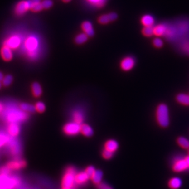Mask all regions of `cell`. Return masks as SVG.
I'll return each mask as SVG.
<instances>
[{"label":"cell","mask_w":189,"mask_h":189,"mask_svg":"<svg viewBox=\"0 0 189 189\" xmlns=\"http://www.w3.org/2000/svg\"><path fill=\"white\" fill-rule=\"evenodd\" d=\"M157 120L159 125L162 127H167L170 124L169 111L168 106L165 104H160L156 111Z\"/></svg>","instance_id":"1"},{"label":"cell","mask_w":189,"mask_h":189,"mask_svg":"<svg viewBox=\"0 0 189 189\" xmlns=\"http://www.w3.org/2000/svg\"><path fill=\"white\" fill-rule=\"evenodd\" d=\"M76 169L73 167H70L66 169L62 179L63 188H73L76 183Z\"/></svg>","instance_id":"2"},{"label":"cell","mask_w":189,"mask_h":189,"mask_svg":"<svg viewBox=\"0 0 189 189\" xmlns=\"http://www.w3.org/2000/svg\"><path fill=\"white\" fill-rule=\"evenodd\" d=\"M25 48L28 51L29 57L34 58L37 55L39 47V40L38 38L34 36H29L25 41Z\"/></svg>","instance_id":"3"},{"label":"cell","mask_w":189,"mask_h":189,"mask_svg":"<svg viewBox=\"0 0 189 189\" xmlns=\"http://www.w3.org/2000/svg\"><path fill=\"white\" fill-rule=\"evenodd\" d=\"M19 184V180L6 174L0 175V189H12Z\"/></svg>","instance_id":"4"},{"label":"cell","mask_w":189,"mask_h":189,"mask_svg":"<svg viewBox=\"0 0 189 189\" xmlns=\"http://www.w3.org/2000/svg\"><path fill=\"white\" fill-rule=\"evenodd\" d=\"M80 125L73 121L68 122L64 125L63 131L68 136H75L80 132Z\"/></svg>","instance_id":"5"},{"label":"cell","mask_w":189,"mask_h":189,"mask_svg":"<svg viewBox=\"0 0 189 189\" xmlns=\"http://www.w3.org/2000/svg\"><path fill=\"white\" fill-rule=\"evenodd\" d=\"M172 169L175 172H182L189 170V167L185 158H179L174 160Z\"/></svg>","instance_id":"6"},{"label":"cell","mask_w":189,"mask_h":189,"mask_svg":"<svg viewBox=\"0 0 189 189\" xmlns=\"http://www.w3.org/2000/svg\"><path fill=\"white\" fill-rule=\"evenodd\" d=\"M32 5L33 2L32 1V0L21 1L17 5L16 7V13L19 16L23 15L28 9H31Z\"/></svg>","instance_id":"7"},{"label":"cell","mask_w":189,"mask_h":189,"mask_svg":"<svg viewBox=\"0 0 189 189\" xmlns=\"http://www.w3.org/2000/svg\"><path fill=\"white\" fill-rule=\"evenodd\" d=\"M136 63L135 59L133 57H125L120 62V68L125 71H128L133 68Z\"/></svg>","instance_id":"8"},{"label":"cell","mask_w":189,"mask_h":189,"mask_svg":"<svg viewBox=\"0 0 189 189\" xmlns=\"http://www.w3.org/2000/svg\"><path fill=\"white\" fill-rule=\"evenodd\" d=\"M28 114L23 112L17 111L11 113L8 115V120L12 123H15L17 122H20L26 120L28 118Z\"/></svg>","instance_id":"9"},{"label":"cell","mask_w":189,"mask_h":189,"mask_svg":"<svg viewBox=\"0 0 189 189\" xmlns=\"http://www.w3.org/2000/svg\"><path fill=\"white\" fill-rule=\"evenodd\" d=\"M21 44V39L18 36H13L9 38L4 42V46L10 49H17Z\"/></svg>","instance_id":"10"},{"label":"cell","mask_w":189,"mask_h":189,"mask_svg":"<svg viewBox=\"0 0 189 189\" xmlns=\"http://www.w3.org/2000/svg\"><path fill=\"white\" fill-rule=\"evenodd\" d=\"M26 166V162L22 160H17L9 162L7 167L11 170H19L22 168H24Z\"/></svg>","instance_id":"11"},{"label":"cell","mask_w":189,"mask_h":189,"mask_svg":"<svg viewBox=\"0 0 189 189\" xmlns=\"http://www.w3.org/2000/svg\"><path fill=\"white\" fill-rule=\"evenodd\" d=\"M82 29L88 36H93L94 35V30L91 22L85 21L82 24Z\"/></svg>","instance_id":"12"},{"label":"cell","mask_w":189,"mask_h":189,"mask_svg":"<svg viewBox=\"0 0 189 189\" xmlns=\"http://www.w3.org/2000/svg\"><path fill=\"white\" fill-rule=\"evenodd\" d=\"M90 176L86 173L85 171H82L77 173L75 178V182L77 184H83L87 182L90 179Z\"/></svg>","instance_id":"13"},{"label":"cell","mask_w":189,"mask_h":189,"mask_svg":"<svg viewBox=\"0 0 189 189\" xmlns=\"http://www.w3.org/2000/svg\"><path fill=\"white\" fill-rule=\"evenodd\" d=\"M72 117L73 122H76L79 124H82L84 120V114L83 111H82L80 109H76L75 110L73 114H72Z\"/></svg>","instance_id":"14"},{"label":"cell","mask_w":189,"mask_h":189,"mask_svg":"<svg viewBox=\"0 0 189 189\" xmlns=\"http://www.w3.org/2000/svg\"><path fill=\"white\" fill-rule=\"evenodd\" d=\"M182 180L177 177H174L170 179L168 182V187L171 189H179L182 186Z\"/></svg>","instance_id":"15"},{"label":"cell","mask_w":189,"mask_h":189,"mask_svg":"<svg viewBox=\"0 0 189 189\" xmlns=\"http://www.w3.org/2000/svg\"><path fill=\"white\" fill-rule=\"evenodd\" d=\"M119 148V143L114 139H109L104 144V149L114 152Z\"/></svg>","instance_id":"16"},{"label":"cell","mask_w":189,"mask_h":189,"mask_svg":"<svg viewBox=\"0 0 189 189\" xmlns=\"http://www.w3.org/2000/svg\"><path fill=\"white\" fill-rule=\"evenodd\" d=\"M1 56L2 57V58L5 60V61H9L12 58V52L11 49L7 47V46H4L1 51Z\"/></svg>","instance_id":"17"},{"label":"cell","mask_w":189,"mask_h":189,"mask_svg":"<svg viewBox=\"0 0 189 189\" xmlns=\"http://www.w3.org/2000/svg\"><path fill=\"white\" fill-rule=\"evenodd\" d=\"M80 133L87 137H90L94 134L92 128L86 124H82L80 125Z\"/></svg>","instance_id":"18"},{"label":"cell","mask_w":189,"mask_h":189,"mask_svg":"<svg viewBox=\"0 0 189 189\" xmlns=\"http://www.w3.org/2000/svg\"><path fill=\"white\" fill-rule=\"evenodd\" d=\"M154 35L158 36H162L165 35L167 32V27L163 24H160L155 27H153Z\"/></svg>","instance_id":"19"},{"label":"cell","mask_w":189,"mask_h":189,"mask_svg":"<svg viewBox=\"0 0 189 189\" xmlns=\"http://www.w3.org/2000/svg\"><path fill=\"white\" fill-rule=\"evenodd\" d=\"M155 20L151 15H145L141 19V23L144 27H152Z\"/></svg>","instance_id":"20"},{"label":"cell","mask_w":189,"mask_h":189,"mask_svg":"<svg viewBox=\"0 0 189 189\" xmlns=\"http://www.w3.org/2000/svg\"><path fill=\"white\" fill-rule=\"evenodd\" d=\"M103 172L100 170H96L94 171V174L92 176L91 179L92 181L96 184H99L100 182H101L102 179H103Z\"/></svg>","instance_id":"21"},{"label":"cell","mask_w":189,"mask_h":189,"mask_svg":"<svg viewBox=\"0 0 189 189\" xmlns=\"http://www.w3.org/2000/svg\"><path fill=\"white\" fill-rule=\"evenodd\" d=\"M8 132L12 136H16L18 135L19 132H20V127L19 125L16 124V123H12L8 128Z\"/></svg>","instance_id":"22"},{"label":"cell","mask_w":189,"mask_h":189,"mask_svg":"<svg viewBox=\"0 0 189 189\" xmlns=\"http://www.w3.org/2000/svg\"><path fill=\"white\" fill-rule=\"evenodd\" d=\"M177 101L184 105H189V95L188 94H179L176 97Z\"/></svg>","instance_id":"23"},{"label":"cell","mask_w":189,"mask_h":189,"mask_svg":"<svg viewBox=\"0 0 189 189\" xmlns=\"http://www.w3.org/2000/svg\"><path fill=\"white\" fill-rule=\"evenodd\" d=\"M32 92L35 97H39L42 94V88L38 82H34L32 84Z\"/></svg>","instance_id":"24"},{"label":"cell","mask_w":189,"mask_h":189,"mask_svg":"<svg viewBox=\"0 0 189 189\" xmlns=\"http://www.w3.org/2000/svg\"><path fill=\"white\" fill-rule=\"evenodd\" d=\"M20 109L27 113H34L36 111L35 106L28 103H22L20 106Z\"/></svg>","instance_id":"25"},{"label":"cell","mask_w":189,"mask_h":189,"mask_svg":"<svg viewBox=\"0 0 189 189\" xmlns=\"http://www.w3.org/2000/svg\"><path fill=\"white\" fill-rule=\"evenodd\" d=\"M177 144L183 149H189V141L184 137H179L177 140Z\"/></svg>","instance_id":"26"},{"label":"cell","mask_w":189,"mask_h":189,"mask_svg":"<svg viewBox=\"0 0 189 189\" xmlns=\"http://www.w3.org/2000/svg\"><path fill=\"white\" fill-rule=\"evenodd\" d=\"M88 39V36L85 33H80L75 38V42L77 44H82L85 43Z\"/></svg>","instance_id":"27"},{"label":"cell","mask_w":189,"mask_h":189,"mask_svg":"<svg viewBox=\"0 0 189 189\" xmlns=\"http://www.w3.org/2000/svg\"><path fill=\"white\" fill-rule=\"evenodd\" d=\"M143 34L147 36V37H151L152 35H154V31H153V27H144L143 29Z\"/></svg>","instance_id":"28"},{"label":"cell","mask_w":189,"mask_h":189,"mask_svg":"<svg viewBox=\"0 0 189 189\" xmlns=\"http://www.w3.org/2000/svg\"><path fill=\"white\" fill-rule=\"evenodd\" d=\"M35 109L36 111H38V113H42L46 110V106L44 103L41 101H38L35 104Z\"/></svg>","instance_id":"29"},{"label":"cell","mask_w":189,"mask_h":189,"mask_svg":"<svg viewBox=\"0 0 189 189\" xmlns=\"http://www.w3.org/2000/svg\"><path fill=\"white\" fill-rule=\"evenodd\" d=\"M98 22L101 23V24H106L110 22H112L111 21V19L110 18V16L108 14H106V15H103V16H101V17H99L98 19Z\"/></svg>","instance_id":"30"},{"label":"cell","mask_w":189,"mask_h":189,"mask_svg":"<svg viewBox=\"0 0 189 189\" xmlns=\"http://www.w3.org/2000/svg\"><path fill=\"white\" fill-rule=\"evenodd\" d=\"M90 4L97 7H102L106 2V0H87Z\"/></svg>","instance_id":"31"},{"label":"cell","mask_w":189,"mask_h":189,"mask_svg":"<svg viewBox=\"0 0 189 189\" xmlns=\"http://www.w3.org/2000/svg\"><path fill=\"white\" fill-rule=\"evenodd\" d=\"M12 77L11 75H7V76H6L4 77L3 80H2V84L4 85V86H9L12 82Z\"/></svg>","instance_id":"32"},{"label":"cell","mask_w":189,"mask_h":189,"mask_svg":"<svg viewBox=\"0 0 189 189\" xmlns=\"http://www.w3.org/2000/svg\"><path fill=\"white\" fill-rule=\"evenodd\" d=\"M102 155L104 159L109 160V159H111L113 157L114 152L108 151L106 149H104L102 152Z\"/></svg>","instance_id":"33"},{"label":"cell","mask_w":189,"mask_h":189,"mask_svg":"<svg viewBox=\"0 0 189 189\" xmlns=\"http://www.w3.org/2000/svg\"><path fill=\"white\" fill-rule=\"evenodd\" d=\"M41 4L44 9H49L52 6L53 2L52 0H44L41 2Z\"/></svg>","instance_id":"34"},{"label":"cell","mask_w":189,"mask_h":189,"mask_svg":"<svg viewBox=\"0 0 189 189\" xmlns=\"http://www.w3.org/2000/svg\"><path fill=\"white\" fill-rule=\"evenodd\" d=\"M43 9L42 6L41 2L39 3H33L31 9L34 12H39L41 11Z\"/></svg>","instance_id":"35"},{"label":"cell","mask_w":189,"mask_h":189,"mask_svg":"<svg viewBox=\"0 0 189 189\" xmlns=\"http://www.w3.org/2000/svg\"><path fill=\"white\" fill-rule=\"evenodd\" d=\"M153 44L155 47H156L157 48H160V47H162L163 46V41L161 39L155 38L153 41Z\"/></svg>","instance_id":"36"},{"label":"cell","mask_w":189,"mask_h":189,"mask_svg":"<svg viewBox=\"0 0 189 189\" xmlns=\"http://www.w3.org/2000/svg\"><path fill=\"white\" fill-rule=\"evenodd\" d=\"M97 187L98 189H113L111 186L104 182H100L99 184H98Z\"/></svg>","instance_id":"37"},{"label":"cell","mask_w":189,"mask_h":189,"mask_svg":"<svg viewBox=\"0 0 189 189\" xmlns=\"http://www.w3.org/2000/svg\"><path fill=\"white\" fill-rule=\"evenodd\" d=\"M96 171L94 167L93 166H89L87 168L86 170L85 171L86 172V173L91 177L94 174V171Z\"/></svg>","instance_id":"38"},{"label":"cell","mask_w":189,"mask_h":189,"mask_svg":"<svg viewBox=\"0 0 189 189\" xmlns=\"http://www.w3.org/2000/svg\"><path fill=\"white\" fill-rule=\"evenodd\" d=\"M7 141V138L4 134H0V147L4 145Z\"/></svg>","instance_id":"39"},{"label":"cell","mask_w":189,"mask_h":189,"mask_svg":"<svg viewBox=\"0 0 189 189\" xmlns=\"http://www.w3.org/2000/svg\"><path fill=\"white\" fill-rule=\"evenodd\" d=\"M11 171V170L7 166L2 167V168L0 170L1 174H6V175H7V174L10 172Z\"/></svg>","instance_id":"40"},{"label":"cell","mask_w":189,"mask_h":189,"mask_svg":"<svg viewBox=\"0 0 189 189\" xmlns=\"http://www.w3.org/2000/svg\"><path fill=\"white\" fill-rule=\"evenodd\" d=\"M184 158H185V160H186V162H187V164H188L189 167V155H187V156H186V157H185Z\"/></svg>","instance_id":"41"},{"label":"cell","mask_w":189,"mask_h":189,"mask_svg":"<svg viewBox=\"0 0 189 189\" xmlns=\"http://www.w3.org/2000/svg\"><path fill=\"white\" fill-rule=\"evenodd\" d=\"M3 79H4V76H3V75H2V73L1 72H0V82H1V81H2V80H3Z\"/></svg>","instance_id":"42"},{"label":"cell","mask_w":189,"mask_h":189,"mask_svg":"<svg viewBox=\"0 0 189 189\" xmlns=\"http://www.w3.org/2000/svg\"><path fill=\"white\" fill-rule=\"evenodd\" d=\"M33 3H39L41 2V0H32Z\"/></svg>","instance_id":"43"},{"label":"cell","mask_w":189,"mask_h":189,"mask_svg":"<svg viewBox=\"0 0 189 189\" xmlns=\"http://www.w3.org/2000/svg\"><path fill=\"white\" fill-rule=\"evenodd\" d=\"M2 108H3V107H2V104L0 103V113L1 112V111L2 110Z\"/></svg>","instance_id":"44"},{"label":"cell","mask_w":189,"mask_h":189,"mask_svg":"<svg viewBox=\"0 0 189 189\" xmlns=\"http://www.w3.org/2000/svg\"><path fill=\"white\" fill-rule=\"evenodd\" d=\"M71 1V0H63L64 2H69V1Z\"/></svg>","instance_id":"45"},{"label":"cell","mask_w":189,"mask_h":189,"mask_svg":"<svg viewBox=\"0 0 189 189\" xmlns=\"http://www.w3.org/2000/svg\"><path fill=\"white\" fill-rule=\"evenodd\" d=\"M63 189H73V188H63Z\"/></svg>","instance_id":"46"},{"label":"cell","mask_w":189,"mask_h":189,"mask_svg":"<svg viewBox=\"0 0 189 189\" xmlns=\"http://www.w3.org/2000/svg\"><path fill=\"white\" fill-rule=\"evenodd\" d=\"M1 86H2V84H1V82H0V89L1 88Z\"/></svg>","instance_id":"47"},{"label":"cell","mask_w":189,"mask_h":189,"mask_svg":"<svg viewBox=\"0 0 189 189\" xmlns=\"http://www.w3.org/2000/svg\"></svg>","instance_id":"48"}]
</instances>
